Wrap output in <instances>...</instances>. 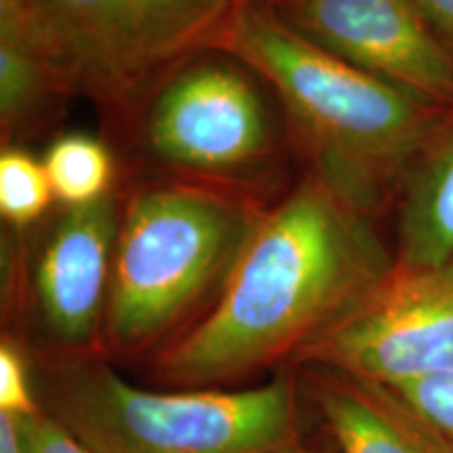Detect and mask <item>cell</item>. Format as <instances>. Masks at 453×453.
Masks as SVG:
<instances>
[{"label": "cell", "instance_id": "6da1fadb", "mask_svg": "<svg viewBox=\"0 0 453 453\" xmlns=\"http://www.w3.org/2000/svg\"><path fill=\"white\" fill-rule=\"evenodd\" d=\"M376 223L304 173L263 212L211 307L157 350V380L214 388L296 364L393 269Z\"/></svg>", "mask_w": 453, "mask_h": 453}, {"label": "cell", "instance_id": "7a4b0ae2", "mask_svg": "<svg viewBox=\"0 0 453 453\" xmlns=\"http://www.w3.org/2000/svg\"><path fill=\"white\" fill-rule=\"evenodd\" d=\"M219 49L273 90L304 173L373 220L451 111L319 49L265 4H237Z\"/></svg>", "mask_w": 453, "mask_h": 453}, {"label": "cell", "instance_id": "3957f363", "mask_svg": "<svg viewBox=\"0 0 453 453\" xmlns=\"http://www.w3.org/2000/svg\"><path fill=\"white\" fill-rule=\"evenodd\" d=\"M104 357L166 347L219 296L271 203L157 177L120 189Z\"/></svg>", "mask_w": 453, "mask_h": 453}, {"label": "cell", "instance_id": "277c9868", "mask_svg": "<svg viewBox=\"0 0 453 453\" xmlns=\"http://www.w3.org/2000/svg\"><path fill=\"white\" fill-rule=\"evenodd\" d=\"M41 407L93 453H303L298 380L252 388L147 390L104 355L38 359Z\"/></svg>", "mask_w": 453, "mask_h": 453}, {"label": "cell", "instance_id": "5b68a950", "mask_svg": "<svg viewBox=\"0 0 453 453\" xmlns=\"http://www.w3.org/2000/svg\"><path fill=\"white\" fill-rule=\"evenodd\" d=\"M235 0H0L73 97L127 137L173 72L219 49Z\"/></svg>", "mask_w": 453, "mask_h": 453}, {"label": "cell", "instance_id": "8992f818", "mask_svg": "<svg viewBox=\"0 0 453 453\" xmlns=\"http://www.w3.org/2000/svg\"><path fill=\"white\" fill-rule=\"evenodd\" d=\"M127 137L162 177L211 185L273 203L294 183L298 157L280 101L237 57H194L154 90Z\"/></svg>", "mask_w": 453, "mask_h": 453}, {"label": "cell", "instance_id": "52a82bcc", "mask_svg": "<svg viewBox=\"0 0 453 453\" xmlns=\"http://www.w3.org/2000/svg\"><path fill=\"white\" fill-rule=\"evenodd\" d=\"M120 187L87 206H57L26 231L3 226V319L24 321L38 359L104 355Z\"/></svg>", "mask_w": 453, "mask_h": 453}, {"label": "cell", "instance_id": "ba28073f", "mask_svg": "<svg viewBox=\"0 0 453 453\" xmlns=\"http://www.w3.org/2000/svg\"><path fill=\"white\" fill-rule=\"evenodd\" d=\"M304 364L382 388L453 373V260L437 267L395 260L388 275L294 365Z\"/></svg>", "mask_w": 453, "mask_h": 453}, {"label": "cell", "instance_id": "9c48e42d", "mask_svg": "<svg viewBox=\"0 0 453 453\" xmlns=\"http://www.w3.org/2000/svg\"><path fill=\"white\" fill-rule=\"evenodd\" d=\"M290 30L413 97L453 110V57L416 0H269Z\"/></svg>", "mask_w": 453, "mask_h": 453}, {"label": "cell", "instance_id": "30bf717a", "mask_svg": "<svg viewBox=\"0 0 453 453\" xmlns=\"http://www.w3.org/2000/svg\"><path fill=\"white\" fill-rule=\"evenodd\" d=\"M296 367L340 453H445L387 388L324 365Z\"/></svg>", "mask_w": 453, "mask_h": 453}, {"label": "cell", "instance_id": "8fae6325", "mask_svg": "<svg viewBox=\"0 0 453 453\" xmlns=\"http://www.w3.org/2000/svg\"><path fill=\"white\" fill-rule=\"evenodd\" d=\"M395 208L396 263L437 267L453 260V110L413 164Z\"/></svg>", "mask_w": 453, "mask_h": 453}, {"label": "cell", "instance_id": "7c38bea8", "mask_svg": "<svg viewBox=\"0 0 453 453\" xmlns=\"http://www.w3.org/2000/svg\"><path fill=\"white\" fill-rule=\"evenodd\" d=\"M73 95L53 65L9 19L0 17V134L21 145L53 120Z\"/></svg>", "mask_w": 453, "mask_h": 453}, {"label": "cell", "instance_id": "4fadbf2b", "mask_svg": "<svg viewBox=\"0 0 453 453\" xmlns=\"http://www.w3.org/2000/svg\"><path fill=\"white\" fill-rule=\"evenodd\" d=\"M42 164L59 206H87L118 189L111 147L93 134H59L49 143Z\"/></svg>", "mask_w": 453, "mask_h": 453}, {"label": "cell", "instance_id": "5bb4252c", "mask_svg": "<svg viewBox=\"0 0 453 453\" xmlns=\"http://www.w3.org/2000/svg\"><path fill=\"white\" fill-rule=\"evenodd\" d=\"M55 191L42 160L24 145H4L0 151V217L3 226L26 231L49 217Z\"/></svg>", "mask_w": 453, "mask_h": 453}, {"label": "cell", "instance_id": "9a60e30c", "mask_svg": "<svg viewBox=\"0 0 453 453\" xmlns=\"http://www.w3.org/2000/svg\"><path fill=\"white\" fill-rule=\"evenodd\" d=\"M387 390L433 434L445 453H453V373Z\"/></svg>", "mask_w": 453, "mask_h": 453}, {"label": "cell", "instance_id": "2e32d148", "mask_svg": "<svg viewBox=\"0 0 453 453\" xmlns=\"http://www.w3.org/2000/svg\"><path fill=\"white\" fill-rule=\"evenodd\" d=\"M41 410L30 349L13 334L3 332V340H0V411L13 413V416H32Z\"/></svg>", "mask_w": 453, "mask_h": 453}, {"label": "cell", "instance_id": "e0dca14e", "mask_svg": "<svg viewBox=\"0 0 453 453\" xmlns=\"http://www.w3.org/2000/svg\"><path fill=\"white\" fill-rule=\"evenodd\" d=\"M17 418H19L21 434H24L26 453H93L47 411L41 410L32 416Z\"/></svg>", "mask_w": 453, "mask_h": 453}, {"label": "cell", "instance_id": "ac0fdd59", "mask_svg": "<svg viewBox=\"0 0 453 453\" xmlns=\"http://www.w3.org/2000/svg\"><path fill=\"white\" fill-rule=\"evenodd\" d=\"M416 4L430 30L453 57V0H416Z\"/></svg>", "mask_w": 453, "mask_h": 453}, {"label": "cell", "instance_id": "d6986e66", "mask_svg": "<svg viewBox=\"0 0 453 453\" xmlns=\"http://www.w3.org/2000/svg\"><path fill=\"white\" fill-rule=\"evenodd\" d=\"M0 453H26L19 418L0 411Z\"/></svg>", "mask_w": 453, "mask_h": 453}, {"label": "cell", "instance_id": "ffe728a7", "mask_svg": "<svg viewBox=\"0 0 453 453\" xmlns=\"http://www.w3.org/2000/svg\"><path fill=\"white\" fill-rule=\"evenodd\" d=\"M237 4H263V3H269V0H235Z\"/></svg>", "mask_w": 453, "mask_h": 453}]
</instances>
